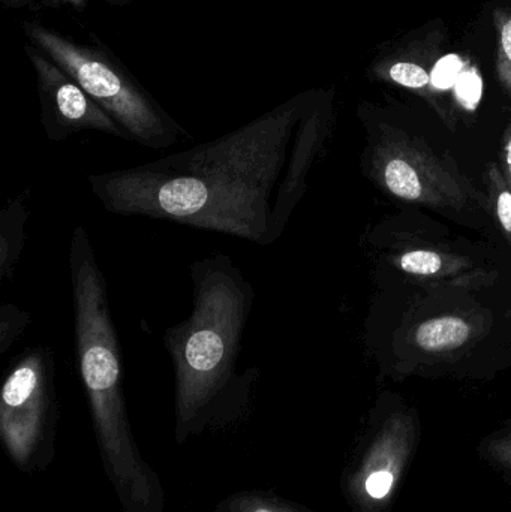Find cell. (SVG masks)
Returning <instances> with one entry per match:
<instances>
[{
    "label": "cell",
    "instance_id": "9c48e42d",
    "mask_svg": "<svg viewBox=\"0 0 511 512\" xmlns=\"http://www.w3.org/2000/svg\"><path fill=\"white\" fill-rule=\"evenodd\" d=\"M215 512H311L264 490H242L222 499Z\"/></svg>",
    "mask_w": 511,
    "mask_h": 512
},
{
    "label": "cell",
    "instance_id": "4fadbf2b",
    "mask_svg": "<svg viewBox=\"0 0 511 512\" xmlns=\"http://www.w3.org/2000/svg\"><path fill=\"white\" fill-rule=\"evenodd\" d=\"M441 256L428 251H414L401 258V268L407 273L434 274L441 270Z\"/></svg>",
    "mask_w": 511,
    "mask_h": 512
},
{
    "label": "cell",
    "instance_id": "3957f363",
    "mask_svg": "<svg viewBox=\"0 0 511 512\" xmlns=\"http://www.w3.org/2000/svg\"><path fill=\"white\" fill-rule=\"evenodd\" d=\"M23 29L30 44L71 75L122 126L129 140L164 150L189 137L107 51L75 42L33 21H26Z\"/></svg>",
    "mask_w": 511,
    "mask_h": 512
},
{
    "label": "cell",
    "instance_id": "8fae6325",
    "mask_svg": "<svg viewBox=\"0 0 511 512\" xmlns=\"http://www.w3.org/2000/svg\"><path fill=\"white\" fill-rule=\"evenodd\" d=\"M494 26L497 33V74L511 95V9H495Z\"/></svg>",
    "mask_w": 511,
    "mask_h": 512
},
{
    "label": "cell",
    "instance_id": "30bf717a",
    "mask_svg": "<svg viewBox=\"0 0 511 512\" xmlns=\"http://www.w3.org/2000/svg\"><path fill=\"white\" fill-rule=\"evenodd\" d=\"M384 177H386L387 188L396 197L404 198V200H417L422 195L423 188L419 174L402 159H392L387 164Z\"/></svg>",
    "mask_w": 511,
    "mask_h": 512
},
{
    "label": "cell",
    "instance_id": "277c9868",
    "mask_svg": "<svg viewBox=\"0 0 511 512\" xmlns=\"http://www.w3.org/2000/svg\"><path fill=\"white\" fill-rule=\"evenodd\" d=\"M56 426L54 355L33 346L12 361L0 394V436L18 469L30 472L50 463Z\"/></svg>",
    "mask_w": 511,
    "mask_h": 512
},
{
    "label": "cell",
    "instance_id": "ba28073f",
    "mask_svg": "<svg viewBox=\"0 0 511 512\" xmlns=\"http://www.w3.org/2000/svg\"><path fill=\"white\" fill-rule=\"evenodd\" d=\"M470 337V327L456 316L431 319L420 325L416 340L426 351H443L464 345Z\"/></svg>",
    "mask_w": 511,
    "mask_h": 512
},
{
    "label": "cell",
    "instance_id": "2e32d148",
    "mask_svg": "<svg viewBox=\"0 0 511 512\" xmlns=\"http://www.w3.org/2000/svg\"><path fill=\"white\" fill-rule=\"evenodd\" d=\"M30 2H41L47 6L68 5L74 6V8H84L87 0H9V3L14 6L27 5Z\"/></svg>",
    "mask_w": 511,
    "mask_h": 512
},
{
    "label": "cell",
    "instance_id": "5bb4252c",
    "mask_svg": "<svg viewBox=\"0 0 511 512\" xmlns=\"http://www.w3.org/2000/svg\"><path fill=\"white\" fill-rule=\"evenodd\" d=\"M393 487V474L392 472L377 471L374 474H369L365 481L366 495L375 501L387 498L389 493L392 492Z\"/></svg>",
    "mask_w": 511,
    "mask_h": 512
},
{
    "label": "cell",
    "instance_id": "6da1fadb",
    "mask_svg": "<svg viewBox=\"0 0 511 512\" xmlns=\"http://www.w3.org/2000/svg\"><path fill=\"white\" fill-rule=\"evenodd\" d=\"M323 116V99L302 93L216 140L87 182L113 215L270 246L302 198Z\"/></svg>",
    "mask_w": 511,
    "mask_h": 512
},
{
    "label": "cell",
    "instance_id": "e0dca14e",
    "mask_svg": "<svg viewBox=\"0 0 511 512\" xmlns=\"http://www.w3.org/2000/svg\"><path fill=\"white\" fill-rule=\"evenodd\" d=\"M507 165H509V170L511 173V138L509 144H507Z\"/></svg>",
    "mask_w": 511,
    "mask_h": 512
},
{
    "label": "cell",
    "instance_id": "8992f818",
    "mask_svg": "<svg viewBox=\"0 0 511 512\" xmlns=\"http://www.w3.org/2000/svg\"><path fill=\"white\" fill-rule=\"evenodd\" d=\"M432 62L434 60L429 59L428 54L413 48H405L383 57L375 65H378L377 74L399 86L413 90L428 89L429 86L434 89H443L440 72L432 71L434 66L431 68L426 66Z\"/></svg>",
    "mask_w": 511,
    "mask_h": 512
},
{
    "label": "cell",
    "instance_id": "7c38bea8",
    "mask_svg": "<svg viewBox=\"0 0 511 512\" xmlns=\"http://www.w3.org/2000/svg\"><path fill=\"white\" fill-rule=\"evenodd\" d=\"M30 316L14 304H3L0 309V354H5L12 343L26 330Z\"/></svg>",
    "mask_w": 511,
    "mask_h": 512
},
{
    "label": "cell",
    "instance_id": "9a60e30c",
    "mask_svg": "<svg viewBox=\"0 0 511 512\" xmlns=\"http://www.w3.org/2000/svg\"><path fill=\"white\" fill-rule=\"evenodd\" d=\"M498 216H500L501 225L507 233H511V194L510 192H501L498 197Z\"/></svg>",
    "mask_w": 511,
    "mask_h": 512
},
{
    "label": "cell",
    "instance_id": "7a4b0ae2",
    "mask_svg": "<svg viewBox=\"0 0 511 512\" xmlns=\"http://www.w3.org/2000/svg\"><path fill=\"white\" fill-rule=\"evenodd\" d=\"M192 312L167 328L164 345L176 381V441L218 430L242 417L257 370L237 372L255 291L230 256L197 259L189 268Z\"/></svg>",
    "mask_w": 511,
    "mask_h": 512
},
{
    "label": "cell",
    "instance_id": "ac0fdd59",
    "mask_svg": "<svg viewBox=\"0 0 511 512\" xmlns=\"http://www.w3.org/2000/svg\"><path fill=\"white\" fill-rule=\"evenodd\" d=\"M108 2H111V3H119V2H122V0H108Z\"/></svg>",
    "mask_w": 511,
    "mask_h": 512
},
{
    "label": "cell",
    "instance_id": "5b68a950",
    "mask_svg": "<svg viewBox=\"0 0 511 512\" xmlns=\"http://www.w3.org/2000/svg\"><path fill=\"white\" fill-rule=\"evenodd\" d=\"M26 53L35 69L42 126L48 140H68L83 131L102 132L129 140L122 126L50 57L30 42L26 45Z\"/></svg>",
    "mask_w": 511,
    "mask_h": 512
},
{
    "label": "cell",
    "instance_id": "52a82bcc",
    "mask_svg": "<svg viewBox=\"0 0 511 512\" xmlns=\"http://www.w3.org/2000/svg\"><path fill=\"white\" fill-rule=\"evenodd\" d=\"M27 207L21 198L8 201L0 216V276L3 282L12 276L24 248Z\"/></svg>",
    "mask_w": 511,
    "mask_h": 512
}]
</instances>
